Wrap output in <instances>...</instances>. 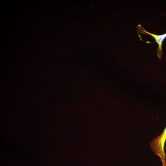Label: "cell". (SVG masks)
<instances>
[{
    "label": "cell",
    "instance_id": "7a4b0ae2",
    "mask_svg": "<svg viewBox=\"0 0 166 166\" xmlns=\"http://www.w3.org/2000/svg\"><path fill=\"white\" fill-rule=\"evenodd\" d=\"M137 34H148L152 37L158 44V46L157 50V55L159 59H161L163 56L162 47L164 41L166 38V33L160 35H156L146 31L144 27H142L140 24L136 27Z\"/></svg>",
    "mask_w": 166,
    "mask_h": 166
},
{
    "label": "cell",
    "instance_id": "6da1fadb",
    "mask_svg": "<svg viewBox=\"0 0 166 166\" xmlns=\"http://www.w3.org/2000/svg\"><path fill=\"white\" fill-rule=\"evenodd\" d=\"M166 140V126L161 134L151 141V148L155 154L160 158L162 166H166V155L164 145Z\"/></svg>",
    "mask_w": 166,
    "mask_h": 166
}]
</instances>
